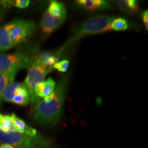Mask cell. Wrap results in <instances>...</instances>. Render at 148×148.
<instances>
[{"instance_id":"7a4b0ae2","label":"cell","mask_w":148,"mask_h":148,"mask_svg":"<svg viewBox=\"0 0 148 148\" xmlns=\"http://www.w3.org/2000/svg\"><path fill=\"white\" fill-rule=\"evenodd\" d=\"M115 17L108 15H99L94 16L81 23L75 29L69 41L62 47L58 53L60 56L65 48L69 47L75 41L82 37L106 32L111 30V23Z\"/></svg>"},{"instance_id":"2e32d148","label":"cell","mask_w":148,"mask_h":148,"mask_svg":"<svg viewBox=\"0 0 148 148\" xmlns=\"http://www.w3.org/2000/svg\"><path fill=\"white\" fill-rule=\"evenodd\" d=\"M112 3L124 12H136L138 10V1L136 0H116Z\"/></svg>"},{"instance_id":"52a82bcc","label":"cell","mask_w":148,"mask_h":148,"mask_svg":"<svg viewBox=\"0 0 148 148\" xmlns=\"http://www.w3.org/2000/svg\"><path fill=\"white\" fill-rule=\"evenodd\" d=\"M66 19L56 17L45 10L40 20V27L45 34H50L59 28Z\"/></svg>"},{"instance_id":"44dd1931","label":"cell","mask_w":148,"mask_h":148,"mask_svg":"<svg viewBox=\"0 0 148 148\" xmlns=\"http://www.w3.org/2000/svg\"><path fill=\"white\" fill-rule=\"evenodd\" d=\"M30 1L29 0H16L14 1V7L19 9H25L29 6Z\"/></svg>"},{"instance_id":"ba28073f","label":"cell","mask_w":148,"mask_h":148,"mask_svg":"<svg viewBox=\"0 0 148 148\" xmlns=\"http://www.w3.org/2000/svg\"><path fill=\"white\" fill-rule=\"evenodd\" d=\"M75 5L79 8L88 11L106 10L112 9L110 1L106 0H77L75 1Z\"/></svg>"},{"instance_id":"d6986e66","label":"cell","mask_w":148,"mask_h":148,"mask_svg":"<svg viewBox=\"0 0 148 148\" xmlns=\"http://www.w3.org/2000/svg\"><path fill=\"white\" fill-rule=\"evenodd\" d=\"M129 27L128 21L124 18H114L111 23V29L114 31L126 30Z\"/></svg>"},{"instance_id":"ffe728a7","label":"cell","mask_w":148,"mask_h":148,"mask_svg":"<svg viewBox=\"0 0 148 148\" xmlns=\"http://www.w3.org/2000/svg\"><path fill=\"white\" fill-rule=\"evenodd\" d=\"M69 66V61L68 60H63L56 63L53 66V69H57L60 72H62V73H64V72L67 71Z\"/></svg>"},{"instance_id":"4fadbf2b","label":"cell","mask_w":148,"mask_h":148,"mask_svg":"<svg viewBox=\"0 0 148 148\" xmlns=\"http://www.w3.org/2000/svg\"><path fill=\"white\" fill-rule=\"evenodd\" d=\"M29 101V95L26 87L23 84H21L16 90L12 103L19 106H27Z\"/></svg>"},{"instance_id":"e0dca14e","label":"cell","mask_w":148,"mask_h":148,"mask_svg":"<svg viewBox=\"0 0 148 148\" xmlns=\"http://www.w3.org/2000/svg\"><path fill=\"white\" fill-rule=\"evenodd\" d=\"M0 130L3 132H16L13 120L10 115L0 114Z\"/></svg>"},{"instance_id":"3957f363","label":"cell","mask_w":148,"mask_h":148,"mask_svg":"<svg viewBox=\"0 0 148 148\" xmlns=\"http://www.w3.org/2000/svg\"><path fill=\"white\" fill-rule=\"evenodd\" d=\"M0 144H6L14 148H50V140L41 134L36 136L21 134L18 132H3L0 130Z\"/></svg>"},{"instance_id":"8fae6325","label":"cell","mask_w":148,"mask_h":148,"mask_svg":"<svg viewBox=\"0 0 148 148\" xmlns=\"http://www.w3.org/2000/svg\"><path fill=\"white\" fill-rule=\"evenodd\" d=\"M59 58L60 56L58 53H52L51 52L41 53L36 57V60L50 72L53 69L54 64L58 62Z\"/></svg>"},{"instance_id":"6da1fadb","label":"cell","mask_w":148,"mask_h":148,"mask_svg":"<svg viewBox=\"0 0 148 148\" xmlns=\"http://www.w3.org/2000/svg\"><path fill=\"white\" fill-rule=\"evenodd\" d=\"M69 80L68 75L62 77L56 84L52 95L33 105L32 117L36 123L49 126L58 123L63 113Z\"/></svg>"},{"instance_id":"cb8c5ba5","label":"cell","mask_w":148,"mask_h":148,"mask_svg":"<svg viewBox=\"0 0 148 148\" xmlns=\"http://www.w3.org/2000/svg\"><path fill=\"white\" fill-rule=\"evenodd\" d=\"M0 148H14V147H12L11 145H6V144H2V145H0Z\"/></svg>"},{"instance_id":"5bb4252c","label":"cell","mask_w":148,"mask_h":148,"mask_svg":"<svg viewBox=\"0 0 148 148\" xmlns=\"http://www.w3.org/2000/svg\"><path fill=\"white\" fill-rule=\"evenodd\" d=\"M17 70H10V71L0 73V106L2 101V94L4 89L10 83L13 82L15 78Z\"/></svg>"},{"instance_id":"5b68a950","label":"cell","mask_w":148,"mask_h":148,"mask_svg":"<svg viewBox=\"0 0 148 148\" xmlns=\"http://www.w3.org/2000/svg\"><path fill=\"white\" fill-rule=\"evenodd\" d=\"M49 73H50V71L45 69L36 60V57H35L34 60L32 62V64L29 66V70L27 71L26 77H25V82L23 84L29 92V101H31V103L32 105H34L40 99L35 95V88L37 85L45 80V77Z\"/></svg>"},{"instance_id":"30bf717a","label":"cell","mask_w":148,"mask_h":148,"mask_svg":"<svg viewBox=\"0 0 148 148\" xmlns=\"http://www.w3.org/2000/svg\"><path fill=\"white\" fill-rule=\"evenodd\" d=\"M55 87L56 82L51 77H49L36 86L34 89L35 95L39 99H45L52 95Z\"/></svg>"},{"instance_id":"8992f818","label":"cell","mask_w":148,"mask_h":148,"mask_svg":"<svg viewBox=\"0 0 148 148\" xmlns=\"http://www.w3.org/2000/svg\"><path fill=\"white\" fill-rule=\"evenodd\" d=\"M36 29V25L32 21L15 19V24L10 29V40L13 47L20 45L26 40Z\"/></svg>"},{"instance_id":"7c38bea8","label":"cell","mask_w":148,"mask_h":148,"mask_svg":"<svg viewBox=\"0 0 148 148\" xmlns=\"http://www.w3.org/2000/svg\"><path fill=\"white\" fill-rule=\"evenodd\" d=\"M11 117L13 120L14 126L16 129V132L21 133V134H25L31 136H36L38 135L36 130L33 128L31 126H29L25 123L23 120L18 117L14 113L11 114Z\"/></svg>"},{"instance_id":"277c9868","label":"cell","mask_w":148,"mask_h":148,"mask_svg":"<svg viewBox=\"0 0 148 148\" xmlns=\"http://www.w3.org/2000/svg\"><path fill=\"white\" fill-rule=\"evenodd\" d=\"M34 59V55L25 51L0 53V73L10 70L19 71L27 69L32 64Z\"/></svg>"},{"instance_id":"ac0fdd59","label":"cell","mask_w":148,"mask_h":148,"mask_svg":"<svg viewBox=\"0 0 148 148\" xmlns=\"http://www.w3.org/2000/svg\"><path fill=\"white\" fill-rule=\"evenodd\" d=\"M21 83H18L13 82L9 84L8 86L5 87L3 90L2 94V101H6V102L12 103V99H13L14 93H15L16 90L19 87Z\"/></svg>"},{"instance_id":"603a6c76","label":"cell","mask_w":148,"mask_h":148,"mask_svg":"<svg viewBox=\"0 0 148 148\" xmlns=\"http://www.w3.org/2000/svg\"><path fill=\"white\" fill-rule=\"evenodd\" d=\"M5 12H6V10L5 8H3V7L0 6V21L3 19V18L4 17Z\"/></svg>"},{"instance_id":"9a60e30c","label":"cell","mask_w":148,"mask_h":148,"mask_svg":"<svg viewBox=\"0 0 148 148\" xmlns=\"http://www.w3.org/2000/svg\"><path fill=\"white\" fill-rule=\"evenodd\" d=\"M47 11L49 14L53 16L58 18H62L66 19V10L64 3L58 2L57 1H51L48 5Z\"/></svg>"},{"instance_id":"9c48e42d","label":"cell","mask_w":148,"mask_h":148,"mask_svg":"<svg viewBox=\"0 0 148 148\" xmlns=\"http://www.w3.org/2000/svg\"><path fill=\"white\" fill-rule=\"evenodd\" d=\"M14 24L15 19L0 27V53L14 47L10 40V32Z\"/></svg>"},{"instance_id":"7402d4cb","label":"cell","mask_w":148,"mask_h":148,"mask_svg":"<svg viewBox=\"0 0 148 148\" xmlns=\"http://www.w3.org/2000/svg\"><path fill=\"white\" fill-rule=\"evenodd\" d=\"M142 18L146 29H148V10H144L142 12Z\"/></svg>"}]
</instances>
